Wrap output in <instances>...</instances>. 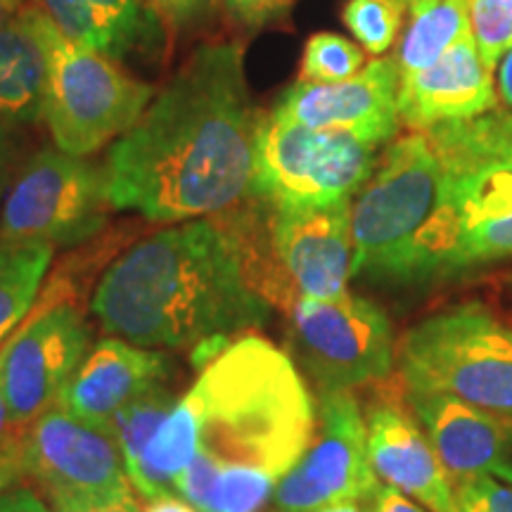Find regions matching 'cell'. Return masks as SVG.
I'll use <instances>...</instances> for the list:
<instances>
[{
  "instance_id": "1",
  "label": "cell",
  "mask_w": 512,
  "mask_h": 512,
  "mask_svg": "<svg viewBox=\"0 0 512 512\" xmlns=\"http://www.w3.org/2000/svg\"><path fill=\"white\" fill-rule=\"evenodd\" d=\"M202 370L145 451L133 489L183 496L200 512H261L316 434L292 356L242 332L197 347Z\"/></svg>"
},
{
  "instance_id": "2",
  "label": "cell",
  "mask_w": 512,
  "mask_h": 512,
  "mask_svg": "<svg viewBox=\"0 0 512 512\" xmlns=\"http://www.w3.org/2000/svg\"><path fill=\"white\" fill-rule=\"evenodd\" d=\"M256 121L240 43L195 48L107 150L112 207L171 226L226 214L252 188Z\"/></svg>"
},
{
  "instance_id": "3",
  "label": "cell",
  "mask_w": 512,
  "mask_h": 512,
  "mask_svg": "<svg viewBox=\"0 0 512 512\" xmlns=\"http://www.w3.org/2000/svg\"><path fill=\"white\" fill-rule=\"evenodd\" d=\"M112 337L145 349H192L252 332L271 316L238 242L219 221L174 223L107 266L91 299Z\"/></svg>"
},
{
  "instance_id": "4",
  "label": "cell",
  "mask_w": 512,
  "mask_h": 512,
  "mask_svg": "<svg viewBox=\"0 0 512 512\" xmlns=\"http://www.w3.org/2000/svg\"><path fill=\"white\" fill-rule=\"evenodd\" d=\"M446 166L430 136L413 131L387 145L351 202V278L415 285L420 242L444 192Z\"/></svg>"
},
{
  "instance_id": "5",
  "label": "cell",
  "mask_w": 512,
  "mask_h": 512,
  "mask_svg": "<svg viewBox=\"0 0 512 512\" xmlns=\"http://www.w3.org/2000/svg\"><path fill=\"white\" fill-rule=\"evenodd\" d=\"M403 389H427L512 422V328L482 304L420 320L396 349Z\"/></svg>"
},
{
  "instance_id": "6",
  "label": "cell",
  "mask_w": 512,
  "mask_h": 512,
  "mask_svg": "<svg viewBox=\"0 0 512 512\" xmlns=\"http://www.w3.org/2000/svg\"><path fill=\"white\" fill-rule=\"evenodd\" d=\"M48 88L43 119L57 150L88 157L112 145L143 117L155 86L119 62L64 38L48 19Z\"/></svg>"
},
{
  "instance_id": "7",
  "label": "cell",
  "mask_w": 512,
  "mask_h": 512,
  "mask_svg": "<svg viewBox=\"0 0 512 512\" xmlns=\"http://www.w3.org/2000/svg\"><path fill=\"white\" fill-rule=\"evenodd\" d=\"M377 147L316 131L275 112L259 114L249 197L271 207H328L354 200L377 166Z\"/></svg>"
},
{
  "instance_id": "8",
  "label": "cell",
  "mask_w": 512,
  "mask_h": 512,
  "mask_svg": "<svg viewBox=\"0 0 512 512\" xmlns=\"http://www.w3.org/2000/svg\"><path fill=\"white\" fill-rule=\"evenodd\" d=\"M441 159L444 192L420 242L415 285L512 256V171L484 159Z\"/></svg>"
},
{
  "instance_id": "9",
  "label": "cell",
  "mask_w": 512,
  "mask_h": 512,
  "mask_svg": "<svg viewBox=\"0 0 512 512\" xmlns=\"http://www.w3.org/2000/svg\"><path fill=\"white\" fill-rule=\"evenodd\" d=\"M105 169L67 152L43 150L24 166L0 211V247H72L110 221Z\"/></svg>"
},
{
  "instance_id": "10",
  "label": "cell",
  "mask_w": 512,
  "mask_h": 512,
  "mask_svg": "<svg viewBox=\"0 0 512 512\" xmlns=\"http://www.w3.org/2000/svg\"><path fill=\"white\" fill-rule=\"evenodd\" d=\"M287 316L294 354L320 392H354L392 375V323L370 299L351 292L335 299H297Z\"/></svg>"
},
{
  "instance_id": "11",
  "label": "cell",
  "mask_w": 512,
  "mask_h": 512,
  "mask_svg": "<svg viewBox=\"0 0 512 512\" xmlns=\"http://www.w3.org/2000/svg\"><path fill=\"white\" fill-rule=\"evenodd\" d=\"M380 484L368 456V425L349 389L320 392L316 434L299 463L275 486V512H318L363 503Z\"/></svg>"
},
{
  "instance_id": "12",
  "label": "cell",
  "mask_w": 512,
  "mask_h": 512,
  "mask_svg": "<svg viewBox=\"0 0 512 512\" xmlns=\"http://www.w3.org/2000/svg\"><path fill=\"white\" fill-rule=\"evenodd\" d=\"M91 351V325L74 304L43 306L0 347L10 420L27 427L57 406Z\"/></svg>"
},
{
  "instance_id": "13",
  "label": "cell",
  "mask_w": 512,
  "mask_h": 512,
  "mask_svg": "<svg viewBox=\"0 0 512 512\" xmlns=\"http://www.w3.org/2000/svg\"><path fill=\"white\" fill-rule=\"evenodd\" d=\"M24 460L27 477L46 501L133 491L110 434L57 406L24 427Z\"/></svg>"
},
{
  "instance_id": "14",
  "label": "cell",
  "mask_w": 512,
  "mask_h": 512,
  "mask_svg": "<svg viewBox=\"0 0 512 512\" xmlns=\"http://www.w3.org/2000/svg\"><path fill=\"white\" fill-rule=\"evenodd\" d=\"M351 202L328 207H271L268 242L275 266L297 299H335L349 292L354 268Z\"/></svg>"
},
{
  "instance_id": "15",
  "label": "cell",
  "mask_w": 512,
  "mask_h": 512,
  "mask_svg": "<svg viewBox=\"0 0 512 512\" xmlns=\"http://www.w3.org/2000/svg\"><path fill=\"white\" fill-rule=\"evenodd\" d=\"M271 112L316 131H337L380 147L396 136L399 69L389 57H375L351 79L337 83L297 81Z\"/></svg>"
},
{
  "instance_id": "16",
  "label": "cell",
  "mask_w": 512,
  "mask_h": 512,
  "mask_svg": "<svg viewBox=\"0 0 512 512\" xmlns=\"http://www.w3.org/2000/svg\"><path fill=\"white\" fill-rule=\"evenodd\" d=\"M368 456L380 482L430 512H458L456 491L430 437L401 392H380L366 408Z\"/></svg>"
},
{
  "instance_id": "17",
  "label": "cell",
  "mask_w": 512,
  "mask_h": 512,
  "mask_svg": "<svg viewBox=\"0 0 512 512\" xmlns=\"http://www.w3.org/2000/svg\"><path fill=\"white\" fill-rule=\"evenodd\" d=\"M403 396L453 484L475 477L512 484V422L441 392L403 389Z\"/></svg>"
},
{
  "instance_id": "18",
  "label": "cell",
  "mask_w": 512,
  "mask_h": 512,
  "mask_svg": "<svg viewBox=\"0 0 512 512\" xmlns=\"http://www.w3.org/2000/svg\"><path fill=\"white\" fill-rule=\"evenodd\" d=\"M171 375L174 363L164 351L138 347L119 337L102 339L91 347L64 387L57 408L107 432L119 411L150 389L169 382Z\"/></svg>"
},
{
  "instance_id": "19",
  "label": "cell",
  "mask_w": 512,
  "mask_h": 512,
  "mask_svg": "<svg viewBox=\"0 0 512 512\" xmlns=\"http://www.w3.org/2000/svg\"><path fill=\"white\" fill-rule=\"evenodd\" d=\"M494 72L467 34L422 72L399 79V117L411 131L470 121L496 110Z\"/></svg>"
},
{
  "instance_id": "20",
  "label": "cell",
  "mask_w": 512,
  "mask_h": 512,
  "mask_svg": "<svg viewBox=\"0 0 512 512\" xmlns=\"http://www.w3.org/2000/svg\"><path fill=\"white\" fill-rule=\"evenodd\" d=\"M64 38L124 62L150 53L164 36V22L150 0H34Z\"/></svg>"
},
{
  "instance_id": "21",
  "label": "cell",
  "mask_w": 512,
  "mask_h": 512,
  "mask_svg": "<svg viewBox=\"0 0 512 512\" xmlns=\"http://www.w3.org/2000/svg\"><path fill=\"white\" fill-rule=\"evenodd\" d=\"M48 17L34 3L24 5L0 27V119L36 124L46 110Z\"/></svg>"
},
{
  "instance_id": "22",
  "label": "cell",
  "mask_w": 512,
  "mask_h": 512,
  "mask_svg": "<svg viewBox=\"0 0 512 512\" xmlns=\"http://www.w3.org/2000/svg\"><path fill=\"white\" fill-rule=\"evenodd\" d=\"M408 10L411 22L403 31L394 57L399 79L427 69L446 50L472 34L470 0H425Z\"/></svg>"
},
{
  "instance_id": "23",
  "label": "cell",
  "mask_w": 512,
  "mask_h": 512,
  "mask_svg": "<svg viewBox=\"0 0 512 512\" xmlns=\"http://www.w3.org/2000/svg\"><path fill=\"white\" fill-rule=\"evenodd\" d=\"M53 247H0V339L15 332L34 306L46 278Z\"/></svg>"
},
{
  "instance_id": "24",
  "label": "cell",
  "mask_w": 512,
  "mask_h": 512,
  "mask_svg": "<svg viewBox=\"0 0 512 512\" xmlns=\"http://www.w3.org/2000/svg\"><path fill=\"white\" fill-rule=\"evenodd\" d=\"M441 155L484 159L512 171V114L494 110L470 121L434 126L425 131Z\"/></svg>"
},
{
  "instance_id": "25",
  "label": "cell",
  "mask_w": 512,
  "mask_h": 512,
  "mask_svg": "<svg viewBox=\"0 0 512 512\" xmlns=\"http://www.w3.org/2000/svg\"><path fill=\"white\" fill-rule=\"evenodd\" d=\"M176 401V394L171 392L169 384H159V387L138 396L133 403H128L124 411H119L117 418L112 420L107 432H110L121 458H124L131 486L138 482L140 470H143L147 446H150L152 437L162 427V422L174 411Z\"/></svg>"
},
{
  "instance_id": "26",
  "label": "cell",
  "mask_w": 512,
  "mask_h": 512,
  "mask_svg": "<svg viewBox=\"0 0 512 512\" xmlns=\"http://www.w3.org/2000/svg\"><path fill=\"white\" fill-rule=\"evenodd\" d=\"M406 0H347L342 22L370 55H384L399 38Z\"/></svg>"
},
{
  "instance_id": "27",
  "label": "cell",
  "mask_w": 512,
  "mask_h": 512,
  "mask_svg": "<svg viewBox=\"0 0 512 512\" xmlns=\"http://www.w3.org/2000/svg\"><path fill=\"white\" fill-rule=\"evenodd\" d=\"M366 50L349 38L318 31L304 46L302 64H299V81L309 83H337L351 79L366 67Z\"/></svg>"
},
{
  "instance_id": "28",
  "label": "cell",
  "mask_w": 512,
  "mask_h": 512,
  "mask_svg": "<svg viewBox=\"0 0 512 512\" xmlns=\"http://www.w3.org/2000/svg\"><path fill=\"white\" fill-rule=\"evenodd\" d=\"M470 24L479 55L494 72L512 48V0H470Z\"/></svg>"
},
{
  "instance_id": "29",
  "label": "cell",
  "mask_w": 512,
  "mask_h": 512,
  "mask_svg": "<svg viewBox=\"0 0 512 512\" xmlns=\"http://www.w3.org/2000/svg\"><path fill=\"white\" fill-rule=\"evenodd\" d=\"M458 512H512V484L494 477L463 479L453 484Z\"/></svg>"
},
{
  "instance_id": "30",
  "label": "cell",
  "mask_w": 512,
  "mask_h": 512,
  "mask_svg": "<svg viewBox=\"0 0 512 512\" xmlns=\"http://www.w3.org/2000/svg\"><path fill=\"white\" fill-rule=\"evenodd\" d=\"M27 477V460H24V427L0 441V494L15 489Z\"/></svg>"
},
{
  "instance_id": "31",
  "label": "cell",
  "mask_w": 512,
  "mask_h": 512,
  "mask_svg": "<svg viewBox=\"0 0 512 512\" xmlns=\"http://www.w3.org/2000/svg\"><path fill=\"white\" fill-rule=\"evenodd\" d=\"M150 3L164 24L174 29H185L202 22L216 5V0H150Z\"/></svg>"
},
{
  "instance_id": "32",
  "label": "cell",
  "mask_w": 512,
  "mask_h": 512,
  "mask_svg": "<svg viewBox=\"0 0 512 512\" xmlns=\"http://www.w3.org/2000/svg\"><path fill=\"white\" fill-rule=\"evenodd\" d=\"M57 512H140V505L131 491L117 496L95 498H60L48 501Z\"/></svg>"
},
{
  "instance_id": "33",
  "label": "cell",
  "mask_w": 512,
  "mask_h": 512,
  "mask_svg": "<svg viewBox=\"0 0 512 512\" xmlns=\"http://www.w3.org/2000/svg\"><path fill=\"white\" fill-rule=\"evenodd\" d=\"M226 5L240 22L249 27H261V24L283 15L290 0H226Z\"/></svg>"
},
{
  "instance_id": "34",
  "label": "cell",
  "mask_w": 512,
  "mask_h": 512,
  "mask_svg": "<svg viewBox=\"0 0 512 512\" xmlns=\"http://www.w3.org/2000/svg\"><path fill=\"white\" fill-rule=\"evenodd\" d=\"M363 508H366V512H430L422 508L420 503H415L413 498H408L384 482L375 486L373 494L363 501Z\"/></svg>"
},
{
  "instance_id": "35",
  "label": "cell",
  "mask_w": 512,
  "mask_h": 512,
  "mask_svg": "<svg viewBox=\"0 0 512 512\" xmlns=\"http://www.w3.org/2000/svg\"><path fill=\"white\" fill-rule=\"evenodd\" d=\"M0 512H57L46 501V496L38 494L31 486H15V489L0 494Z\"/></svg>"
},
{
  "instance_id": "36",
  "label": "cell",
  "mask_w": 512,
  "mask_h": 512,
  "mask_svg": "<svg viewBox=\"0 0 512 512\" xmlns=\"http://www.w3.org/2000/svg\"><path fill=\"white\" fill-rule=\"evenodd\" d=\"M140 512H200L195 505H190L183 496L178 494H166V496H157L150 498Z\"/></svg>"
},
{
  "instance_id": "37",
  "label": "cell",
  "mask_w": 512,
  "mask_h": 512,
  "mask_svg": "<svg viewBox=\"0 0 512 512\" xmlns=\"http://www.w3.org/2000/svg\"><path fill=\"white\" fill-rule=\"evenodd\" d=\"M496 79H498V93H501L503 102L512 110V48L501 57V62H498Z\"/></svg>"
},
{
  "instance_id": "38",
  "label": "cell",
  "mask_w": 512,
  "mask_h": 512,
  "mask_svg": "<svg viewBox=\"0 0 512 512\" xmlns=\"http://www.w3.org/2000/svg\"><path fill=\"white\" fill-rule=\"evenodd\" d=\"M22 430V427H15L10 420L8 403H5V392H3V356H0V441L8 439L12 432Z\"/></svg>"
},
{
  "instance_id": "39",
  "label": "cell",
  "mask_w": 512,
  "mask_h": 512,
  "mask_svg": "<svg viewBox=\"0 0 512 512\" xmlns=\"http://www.w3.org/2000/svg\"><path fill=\"white\" fill-rule=\"evenodd\" d=\"M24 8V0H0V27Z\"/></svg>"
},
{
  "instance_id": "40",
  "label": "cell",
  "mask_w": 512,
  "mask_h": 512,
  "mask_svg": "<svg viewBox=\"0 0 512 512\" xmlns=\"http://www.w3.org/2000/svg\"><path fill=\"white\" fill-rule=\"evenodd\" d=\"M318 512H366L363 503H339V505H330V508H323Z\"/></svg>"
},
{
  "instance_id": "41",
  "label": "cell",
  "mask_w": 512,
  "mask_h": 512,
  "mask_svg": "<svg viewBox=\"0 0 512 512\" xmlns=\"http://www.w3.org/2000/svg\"><path fill=\"white\" fill-rule=\"evenodd\" d=\"M420 3H425V0H406L408 8H413V5H420Z\"/></svg>"
}]
</instances>
